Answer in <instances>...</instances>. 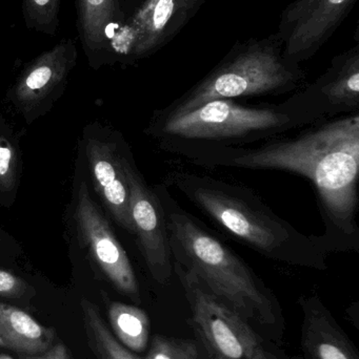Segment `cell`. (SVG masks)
I'll use <instances>...</instances> for the list:
<instances>
[{"instance_id": "18", "label": "cell", "mask_w": 359, "mask_h": 359, "mask_svg": "<svg viewBox=\"0 0 359 359\" xmlns=\"http://www.w3.org/2000/svg\"><path fill=\"white\" fill-rule=\"evenodd\" d=\"M81 309L86 341L97 359H141L115 339L96 306L82 299Z\"/></svg>"}, {"instance_id": "17", "label": "cell", "mask_w": 359, "mask_h": 359, "mask_svg": "<svg viewBox=\"0 0 359 359\" xmlns=\"http://www.w3.org/2000/svg\"><path fill=\"white\" fill-rule=\"evenodd\" d=\"M107 314L114 337L122 346L137 353L147 349L150 320L143 309L126 304L112 303Z\"/></svg>"}, {"instance_id": "22", "label": "cell", "mask_w": 359, "mask_h": 359, "mask_svg": "<svg viewBox=\"0 0 359 359\" xmlns=\"http://www.w3.org/2000/svg\"><path fill=\"white\" fill-rule=\"evenodd\" d=\"M27 285L18 276L0 269V297L18 299L27 293Z\"/></svg>"}, {"instance_id": "13", "label": "cell", "mask_w": 359, "mask_h": 359, "mask_svg": "<svg viewBox=\"0 0 359 359\" xmlns=\"http://www.w3.org/2000/svg\"><path fill=\"white\" fill-rule=\"evenodd\" d=\"M86 155L99 196L116 222L134 233L124 158L117 153L114 145L98 140L88 141Z\"/></svg>"}, {"instance_id": "8", "label": "cell", "mask_w": 359, "mask_h": 359, "mask_svg": "<svg viewBox=\"0 0 359 359\" xmlns=\"http://www.w3.org/2000/svg\"><path fill=\"white\" fill-rule=\"evenodd\" d=\"M358 0H293L280 14L276 34L284 56L301 65L343 25Z\"/></svg>"}, {"instance_id": "16", "label": "cell", "mask_w": 359, "mask_h": 359, "mask_svg": "<svg viewBox=\"0 0 359 359\" xmlns=\"http://www.w3.org/2000/svg\"><path fill=\"white\" fill-rule=\"evenodd\" d=\"M0 337L19 356H37L54 346L55 332L23 310L0 302Z\"/></svg>"}, {"instance_id": "10", "label": "cell", "mask_w": 359, "mask_h": 359, "mask_svg": "<svg viewBox=\"0 0 359 359\" xmlns=\"http://www.w3.org/2000/svg\"><path fill=\"white\" fill-rule=\"evenodd\" d=\"M75 217L84 244L107 280L122 294L141 301L138 282L128 255L93 202L84 183L78 192Z\"/></svg>"}, {"instance_id": "23", "label": "cell", "mask_w": 359, "mask_h": 359, "mask_svg": "<svg viewBox=\"0 0 359 359\" xmlns=\"http://www.w3.org/2000/svg\"><path fill=\"white\" fill-rule=\"evenodd\" d=\"M20 359H72V358L67 348L63 344H57V345L53 346L50 350H48L46 353L41 354V355H20Z\"/></svg>"}, {"instance_id": "19", "label": "cell", "mask_w": 359, "mask_h": 359, "mask_svg": "<svg viewBox=\"0 0 359 359\" xmlns=\"http://www.w3.org/2000/svg\"><path fill=\"white\" fill-rule=\"evenodd\" d=\"M60 8L61 0H22L25 27L44 35H56Z\"/></svg>"}, {"instance_id": "2", "label": "cell", "mask_w": 359, "mask_h": 359, "mask_svg": "<svg viewBox=\"0 0 359 359\" xmlns=\"http://www.w3.org/2000/svg\"><path fill=\"white\" fill-rule=\"evenodd\" d=\"M174 184L215 222L265 257L291 265L326 268L324 236L309 238L275 215L251 190L188 172H173Z\"/></svg>"}, {"instance_id": "15", "label": "cell", "mask_w": 359, "mask_h": 359, "mask_svg": "<svg viewBox=\"0 0 359 359\" xmlns=\"http://www.w3.org/2000/svg\"><path fill=\"white\" fill-rule=\"evenodd\" d=\"M318 109L335 113L359 105V43L333 57L330 67L305 90Z\"/></svg>"}, {"instance_id": "21", "label": "cell", "mask_w": 359, "mask_h": 359, "mask_svg": "<svg viewBox=\"0 0 359 359\" xmlns=\"http://www.w3.org/2000/svg\"><path fill=\"white\" fill-rule=\"evenodd\" d=\"M16 176V153L6 139L0 137V190L13 187Z\"/></svg>"}, {"instance_id": "20", "label": "cell", "mask_w": 359, "mask_h": 359, "mask_svg": "<svg viewBox=\"0 0 359 359\" xmlns=\"http://www.w3.org/2000/svg\"><path fill=\"white\" fill-rule=\"evenodd\" d=\"M145 359H200L195 344L156 335Z\"/></svg>"}, {"instance_id": "25", "label": "cell", "mask_w": 359, "mask_h": 359, "mask_svg": "<svg viewBox=\"0 0 359 359\" xmlns=\"http://www.w3.org/2000/svg\"><path fill=\"white\" fill-rule=\"evenodd\" d=\"M0 347H4V341H2L1 337H0Z\"/></svg>"}, {"instance_id": "12", "label": "cell", "mask_w": 359, "mask_h": 359, "mask_svg": "<svg viewBox=\"0 0 359 359\" xmlns=\"http://www.w3.org/2000/svg\"><path fill=\"white\" fill-rule=\"evenodd\" d=\"M76 27L93 67L114 65L111 44L124 21V0H75Z\"/></svg>"}, {"instance_id": "5", "label": "cell", "mask_w": 359, "mask_h": 359, "mask_svg": "<svg viewBox=\"0 0 359 359\" xmlns=\"http://www.w3.org/2000/svg\"><path fill=\"white\" fill-rule=\"evenodd\" d=\"M320 114L303 93L273 109H253L219 99L185 115L159 119L155 130L169 140L250 141L301 126Z\"/></svg>"}, {"instance_id": "9", "label": "cell", "mask_w": 359, "mask_h": 359, "mask_svg": "<svg viewBox=\"0 0 359 359\" xmlns=\"http://www.w3.org/2000/svg\"><path fill=\"white\" fill-rule=\"evenodd\" d=\"M124 165L134 234L151 276L160 285H167L172 276V251L162 202L126 159Z\"/></svg>"}, {"instance_id": "6", "label": "cell", "mask_w": 359, "mask_h": 359, "mask_svg": "<svg viewBox=\"0 0 359 359\" xmlns=\"http://www.w3.org/2000/svg\"><path fill=\"white\" fill-rule=\"evenodd\" d=\"M176 272L192 313V326L210 359H259L261 339L247 320L213 294L191 270L175 262Z\"/></svg>"}, {"instance_id": "24", "label": "cell", "mask_w": 359, "mask_h": 359, "mask_svg": "<svg viewBox=\"0 0 359 359\" xmlns=\"http://www.w3.org/2000/svg\"><path fill=\"white\" fill-rule=\"evenodd\" d=\"M259 359H278V358H276L275 356L272 355L271 353H269V352H267L265 350V351L263 352V354H261V358H259Z\"/></svg>"}, {"instance_id": "4", "label": "cell", "mask_w": 359, "mask_h": 359, "mask_svg": "<svg viewBox=\"0 0 359 359\" xmlns=\"http://www.w3.org/2000/svg\"><path fill=\"white\" fill-rule=\"evenodd\" d=\"M305 78L301 65L284 56L278 34L237 41L200 82L162 111L160 119L185 115L219 99L292 92Z\"/></svg>"}, {"instance_id": "1", "label": "cell", "mask_w": 359, "mask_h": 359, "mask_svg": "<svg viewBox=\"0 0 359 359\" xmlns=\"http://www.w3.org/2000/svg\"><path fill=\"white\" fill-rule=\"evenodd\" d=\"M173 151L207 166L280 170L309 179L322 203L328 231L325 240L335 247L358 243L359 116L320 124L299 136L272 141L256 149L227 145L169 143Z\"/></svg>"}, {"instance_id": "7", "label": "cell", "mask_w": 359, "mask_h": 359, "mask_svg": "<svg viewBox=\"0 0 359 359\" xmlns=\"http://www.w3.org/2000/svg\"><path fill=\"white\" fill-rule=\"evenodd\" d=\"M206 0H124V21L112 40L116 62L149 58L168 46Z\"/></svg>"}, {"instance_id": "14", "label": "cell", "mask_w": 359, "mask_h": 359, "mask_svg": "<svg viewBox=\"0 0 359 359\" xmlns=\"http://www.w3.org/2000/svg\"><path fill=\"white\" fill-rule=\"evenodd\" d=\"M301 305L305 359H359L353 343L318 297H303Z\"/></svg>"}, {"instance_id": "3", "label": "cell", "mask_w": 359, "mask_h": 359, "mask_svg": "<svg viewBox=\"0 0 359 359\" xmlns=\"http://www.w3.org/2000/svg\"><path fill=\"white\" fill-rule=\"evenodd\" d=\"M159 198L171 251L177 263L193 271L213 294L244 320H253L265 326L275 324L273 302L250 268L181 210L164 188H162Z\"/></svg>"}, {"instance_id": "11", "label": "cell", "mask_w": 359, "mask_h": 359, "mask_svg": "<svg viewBox=\"0 0 359 359\" xmlns=\"http://www.w3.org/2000/svg\"><path fill=\"white\" fill-rule=\"evenodd\" d=\"M75 40L65 38L25 67L12 90L19 107L32 109L60 90L77 62Z\"/></svg>"}]
</instances>
